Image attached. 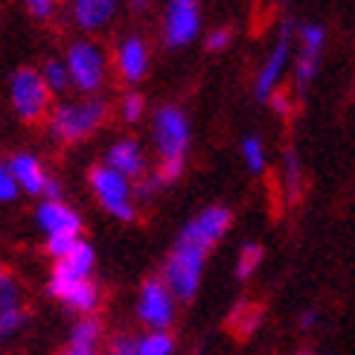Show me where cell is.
Returning a JSON list of instances; mask_svg holds the SVG:
<instances>
[{
  "label": "cell",
  "instance_id": "1",
  "mask_svg": "<svg viewBox=\"0 0 355 355\" xmlns=\"http://www.w3.org/2000/svg\"><path fill=\"white\" fill-rule=\"evenodd\" d=\"M192 140L189 116L181 105H160L152 116V143L157 152L155 178L164 187L175 184L187 169V152Z\"/></svg>",
  "mask_w": 355,
  "mask_h": 355
},
{
  "label": "cell",
  "instance_id": "2",
  "mask_svg": "<svg viewBox=\"0 0 355 355\" xmlns=\"http://www.w3.org/2000/svg\"><path fill=\"white\" fill-rule=\"evenodd\" d=\"M108 116H111V105L105 96L62 99V102H55L47 116V131L53 135V140L73 146V143L94 137L108 123Z\"/></svg>",
  "mask_w": 355,
  "mask_h": 355
},
{
  "label": "cell",
  "instance_id": "3",
  "mask_svg": "<svg viewBox=\"0 0 355 355\" xmlns=\"http://www.w3.org/2000/svg\"><path fill=\"white\" fill-rule=\"evenodd\" d=\"M35 225L44 236V248H47L53 262L67 257L82 242L85 221L79 210H73L64 198H41L35 207Z\"/></svg>",
  "mask_w": 355,
  "mask_h": 355
},
{
  "label": "cell",
  "instance_id": "4",
  "mask_svg": "<svg viewBox=\"0 0 355 355\" xmlns=\"http://www.w3.org/2000/svg\"><path fill=\"white\" fill-rule=\"evenodd\" d=\"M64 62H67V70H70L73 91H76L79 96H99L102 87L108 85L111 67H114L105 47L91 35L73 38L67 44V50H64Z\"/></svg>",
  "mask_w": 355,
  "mask_h": 355
},
{
  "label": "cell",
  "instance_id": "5",
  "mask_svg": "<svg viewBox=\"0 0 355 355\" xmlns=\"http://www.w3.org/2000/svg\"><path fill=\"white\" fill-rule=\"evenodd\" d=\"M87 187H91L96 204L111 218H116V221H135L137 218L140 204H137L135 181L125 178L123 172H116L114 166H108L105 160L91 166V172H87Z\"/></svg>",
  "mask_w": 355,
  "mask_h": 355
},
{
  "label": "cell",
  "instance_id": "6",
  "mask_svg": "<svg viewBox=\"0 0 355 355\" xmlns=\"http://www.w3.org/2000/svg\"><path fill=\"white\" fill-rule=\"evenodd\" d=\"M207 254H210L207 248L184 242V239H178L175 248L169 250L160 277H164V283L172 288V294L181 303L196 300L201 279H204V268H207Z\"/></svg>",
  "mask_w": 355,
  "mask_h": 355
},
{
  "label": "cell",
  "instance_id": "7",
  "mask_svg": "<svg viewBox=\"0 0 355 355\" xmlns=\"http://www.w3.org/2000/svg\"><path fill=\"white\" fill-rule=\"evenodd\" d=\"M9 105L21 123L38 125L47 123L53 111V94L38 67H18L9 79Z\"/></svg>",
  "mask_w": 355,
  "mask_h": 355
},
{
  "label": "cell",
  "instance_id": "8",
  "mask_svg": "<svg viewBox=\"0 0 355 355\" xmlns=\"http://www.w3.org/2000/svg\"><path fill=\"white\" fill-rule=\"evenodd\" d=\"M294 44H297V26L291 21H286L277 29L271 50L262 58V64L254 76V96L259 102H268L277 91H283V79L294 64Z\"/></svg>",
  "mask_w": 355,
  "mask_h": 355
},
{
  "label": "cell",
  "instance_id": "9",
  "mask_svg": "<svg viewBox=\"0 0 355 355\" xmlns=\"http://www.w3.org/2000/svg\"><path fill=\"white\" fill-rule=\"evenodd\" d=\"M178 300L172 288L164 283V277H146L137 291L135 315L146 329H169L178 318Z\"/></svg>",
  "mask_w": 355,
  "mask_h": 355
},
{
  "label": "cell",
  "instance_id": "10",
  "mask_svg": "<svg viewBox=\"0 0 355 355\" xmlns=\"http://www.w3.org/2000/svg\"><path fill=\"white\" fill-rule=\"evenodd\" d=\"M323 47H327V29L320 24H300L297 26V44H294V91L306 94L312 82L318 79V70L323 62Z\"/></svg>",
  "mask_w": 355,
  "mask_h": 355
},
{
  "label": "cell",
  "instance_id": "11",
  "mask_svg": "<svg viewBox=\"0 0 355 355\" xmlns=\"http://www.w3.org/2000/svg\"><path fill=\"white\" fill-rule=\"evenodd\" d=\"M94 268H96V250L91 248V242L82 239L67 257L55 259L53 271L47 277V294L53 300H62L70 288L94 279Z\"/></svg>",
  "mask_w": 355,
  "mask_h": 355
},
{
  "label": "cell",
  "instance_id": "12",
  "mask_svg": "<svg viewBox=\"0 0 355 355\" xmlns=\"http://www.w3.org/2000/svg\"><path fill=\"white\" fill-rule=\"evenodd\" d=\"M201 33V0H166L160 41L169 50H184Z\"/></svg>",
  "mask_w": 355,
  "mask_h": 355
},
{
  "label": "cell",
  "instance_id": "13",
  "mask_svg": "<svg viewBox=\"0 0 355 355\" xmlns=\"http://www.w3.org/2000/svg\"><path fill=\"white\" fill-rule=\"evenodd\" d=\"M9 169L15 175V184L26 196H38V198H62V181L55 175L47 172L44 160L35 152H15L9 160Z\"/></svg>",
  "mask_w": 355,
  "mask_h": 355
},
{
  "label": "cell",
  "instance_id": "14",
  "mask_svg": "<svg viewBox=\"0 0 355 355\" xmlns=\"http://www.w3.org/2000/svg\"><path fill=\"white\" fill-rule=\"evenodd\" d=\"M29 320L26 312V291L21 277L9 271V268H0V341L6 338H15Z\"/></svg>",
  "mask_w": 355,
  "mask_h": 355
},
{
  "label": "cell",
  "instance_id": "15",
  "mask_svg": "<svg viewBox=\"0 0 355 355\" xmlns=\"http://www.w3.org/2000/svg\"><path fill=\"white\" fill-rule=\"evenodd\" d=\"M230 221H233V213L227 210L225 204H210V207H204L201 213H196L187 221L178 239L213 250L221 239H225V233L230 230Z\"/></svg>",
  "mask_w": 355,
  "mask_h": 355
},
{
  "label": "cell",
  "instance_id": "16",
  "mask_svg": "<svg viewBox=\"0 0 355 355\" xmlns=\"http://www.w3.org/2000/svg\"><path fill=\"white\" fill-rule=\"evenodd\" d=\"M111 64L116 70L125 85H140L146 76H149L152 67V47L143 35H123L114 47V58Z\"/></svg>",
  "mask_w": 355,
  "mask_h": 355
},
{
  "label": "cell",
  "instance_id": "17",
  "mask_svg": "<svg viewBox=\"0 0 355 355\" xmlns=\"http://www.w3.org/2000/svg\"><path fill=\"white\" fill-rule=\"evenodd\" d=\"M120 12V0H70V21L85 35L108 29Z\"/></svg>",
  "mask_w": 355,
  "mask_h": 355
},
{
  "label": "cell",
  "instance_id": "18",
  "mask_svg": "<svg viewBox=\"0 0 355 355\" xmlns=\"http://www.w3.org/2000/svg\"><path fill=\"white\" fill-rule=\"evenodd\" d=\"M105 164L114 166L116 172H123L131 181H143L149 175V157H146V149L135 140V137H120L114 140L105 149Z\"/></svg>",
  "mask_w": 355,
  "mask_h": 355
},
{
  "label": "cell",
  "instance_id": "19",
  "mask_svg": "<svg viewBox=\"0 0 355 355\" xmlns=\"http://www.w3.org/2000/svg\"><path fill=\"white\" fill-rule=\"evenodd\" d=\"M102 320L96 315H79L76 323L70 327L67 344L70 347H82V349H96L102 344Z\"/></svg>",
  "mask_w": 355,
  "mask_h": 355
},
{
  "label": "cell",
  "instance_id": "20",
  "mask_svg": "<svg viewBox=\"0 0 355 355\" xmlns=\"http://www.w3.org/2000/svg\"><path fill=\"white\" fill-rule=\"evenodd\" d=\"M38 70H41V76H44V82H47V87H50V94H53V96H64L70 87H73L64 55H62V58H58V55H50Z\"/></svg>",
  "mask_w": 355,
  "mask_h": 355
},
{
  "label": "cell",
  "instance_id": "21",
  "mask_svg": "<svg viewBox=\"0 0 355 355\" xmlns=\"http://www.w3.org/2000/svg\"><path fill=\"white\" fill-rule=\"evenodd\" d=\"M137 347H140V355H175L178 341L169 329H146L137 338Z\"/></svg>",
  "mask_w": 355,
  "mask_h": 355
},
{
  "label": "cell",
  "instance_id": "22",
  "mask_svg": "<svg viewBox=\"0 0 355 355\" xmlns=\"http://www.w3.org/2000/svg\"><path fill=\"white\" fill-rule=\"evenodd\" d=\"M239 152H242V164L250 175H262L265 166H268V149H265V143L262 137L257 135H248L239 146Z\"/></svg>",
  "mask_w": 355,
  "mask_h": 355
},
{
  "label": "cell",
  "instance_id": "23",
  "mask_svg": "<svg viewBox=\"0 0 355 355\" xmlns=\"http://www.w3.org/2000/svg\"><path fill=\"white\" fill-rule=\"evenodd\" d=\"M262 257H265L262 245H257V242H245V245L239 248V257H236V277H239V279H250V277L259 271Z\"/></svg>",
  "mask_w": 355,
  "mask_h": 355
},
{
  "label": "cell",
  "instance_id": "24",
  "mask_svg": "<svg viewBox=\"0 0 355 355\" xmlns=\"http://www.w3.org/2000/svg\"><path fill=\"white\" fill-rule=\"evenodd\" d=\"M143 114H146V96L137 94V91H128L120 96V120L128 123V125H135L143 120Z\"/></svg>",
  "mask_w": 355,
  "mask_h": 355
},
{
  "label": "cell",
  "instance_id": "25",
  "mask_svg": "<svg viewBox=\"0 0 355 355\" xmlns=\"http://www.w3.org/2000/svg\"><path fill=\"white\" fill-rule=\"evenodd\" d=\"M283 187L288 192V198H297V192L303 189V172H300V160L294 152L286 155L283 160Z\"/></svg>",
  "mask_w": 355,
  "mask_h": 355
},
{
  "label": "cell",
  "instance_id": "26",
  "mask_svg": "<svg viewBox=\"0 0 355 355\" xmlns=\"http://www.w3.org/2000/svg\"><path fill=\"white\" fill-rule=\"evenodd\" d=\"M21 198V189L15 184V175L6 160H0V204H12Z\"/></svg>",
  "mask_w": 355,
  "mask_h": 355
},
{
  "label": "cell",
  "instance_id": "27",
  "mask_svg": "<svg viewBox=\"0 0 355 355\" xmlns=\"http://www.w3.org/2000/svg\"><path fill=\"white\" fill-rule=\"evenodd\" d=\"M233 44V29L230 26H213L210 33L204 35V47L210 53H225Z\"/></svg>",
  "mask_w": 355,
  "mask_h": 355
},
{
  "label": "cell",
  "instance_id": "28",
  "mask_svg": "<svg viewBox=\"0 0 355 355\" xmlns=\"http://www.w3.org/2000/svg\"><path fill=\"white\" fill-rule=\"evenodd\" d=\"M58 3L62 0H24L29 18H35V21H53L58 12Z\"/></svg>",
  "mask_w": 355,
  "mask_h": 355
},
{
  "label": "cell",
  "instance_id": "29",
  "mask_svg": "<svg viewBox=\"0 0 355 355\" xmlns=\"http://www.w3.org/2000/svg\"><path fill=\"white\" fill-rule=\"evenodd\" d=\"M105 355H140V347H137V338L128 335V332H120L114 335L108 341V349Z\"/></svg>",
  "mask_w": 355,
  "mask_h": 355
},
{
  "label": "cell",
  "instance_id": "30",
  "mask_svg": "<svg viewBox=\"0 0 355 355\" xmlns=\"http://www.w3.org/2000/svg\"><path fill=\"white\" fill-rule=\"evenodd\" d=\"M135 189H137V204H149V201H155V198H157V192H164L166 187L157 181L155 172H149V175L143 178V181H137V184H135Z\"/></svg>",
  "mask_w": 355,
  "mask_h": 355
},
{
  "label": "cell",
  "instance_id": "31",
  "mask_svg": "<svg viewBox=\"0 0 355 355\" xmlns=\"http://www.w3.org/2000/svg\"><path fill=\"white\" fill-rule=\"evenodd\" d=\"M268 105H271L279 116H286V114L291 111V99H288V94H286V91H277V94L268 99Z\"/></svg>",
  "mask_w": 355,
  "mask_h": 355
},
{
  "label": "cell",
  "instance_id": "32",
  "mask_svg": "<svg viewBox=\"0 0 355 355\" xmlns=\"http://www.w3.org/2000/svg\"><path fill=\"white\" fill-rule=\"evenodd\" d=\"M300 327L303 329H315L318 327V312H315V309H309V312L300 315Z\"/></svg>",
  "mask_w": 355,
  "mask_h": 355
},
{
  "label": "cell",
  "instance_id": "33",
  "mask_svg": "<svg viewBox=\"0 0 355 355\" xmlns=\"http://www.w3.org/2000/svg\"><path fill=\"white\" fill-rule=\"evenodd\" d=\"M125 3H128L131 12H146V9L152 6V0H125Z\"/></svg>",
  "mask_w": 355,
  "mask_h": 355
},
{
  "label": "cell",
  "instance_id": "34",
  "mask_svg": "<svg viewBox=\"0 0 355 355\" xmlns=\"http://www.w3.org/2000/svg\"><path fill=\"white\" fill-rule=\"evenodd\" d=\"M62 355H99V352H96V349H82V347H70V344H67Z\"/></svg>",
  "mask_w": 355,
  "mask_h": 355
},
{
  "label": "cell",
  "instance_id": "35",
  "mask_svg": "<svg viewBox=\"0 0 355 355\" xmlns=\"http://www.w3.org/2000/svg\"><path fill=\"white\" fill-rule=\"evenodd\" d=\"M297 355H312V352H297Z\"/></svg>",
  "mask_w": 355,
  "mask_h": 355
}]
</instances>
